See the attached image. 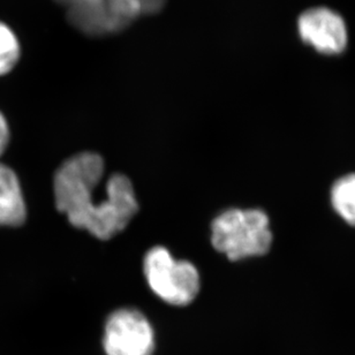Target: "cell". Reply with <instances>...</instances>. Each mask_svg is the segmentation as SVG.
<instances>
[{"instance_id":"obj_6","label":"cell","mask_w":355,"mask_h":355,"mask_svg":"<svg viewBox=\"0 0 355 355\" xmlns=\"http://www.w3.org/2000/svg\"><path fill=\"white\" fill-rule=\"evenodd\" d=\"M27 218V208L15 172L0 162V226H20Z\"/></svg>"},{"instance_id":"obj_5","label":"cell","mask_w":355,"mask_h":355,"mask_svg":"<svg viewBox=\"0 0 355 355\" xmlns=\"http://www.w3.org/2000/svg\"><path fill=\"white\" fill-rule=\"evenodd\" d=\"M301 40L323 55H340L349 43L345 21L340 14L327 7L304 10L297 17Z\"/></svg>"},{"instance_id":"obj_8","label":"cell","mask_w":355,"mask_h":355,"mask_svg":"<svg viewBox=\"0 0 355 355\" xmlns=\"http://www.w3.org/2000/svg\"><path fill=\"white\" fill-rule=\"evenodd\" d=\"M20 43L7 24L0 22V76L10 73L20 59Z\"/></svg>"},{"instance_id":"obj_2","label":"cell","mask_w":355,"mask_h":355,"mask_svg":"<svg viewBox=\"0 0 355 355\" xmlns=\"http://www.w3.org/2000/svg\"><path fill=\"white\" fill-rule=\"evenodd\" d=\"M271 243L269 218L257 209H230L212 222V246L229 260L263 255Z\"/></svg>"},{"instance_id":"obj_7","label":"cell","mask_w":355,"mask_h":355,"mask_svg":"<svg viewBox=\"0 0 355 355\" xmlns=\"http://www.w3.org/2000/svg\"><path fill=\"white\" fill-rule=\"evenodd\" d=\"M331 201L337 214L355 226V175H346L334 184Z\"/></svg>"},{"instance_id":"obj_3","label":"cell","mask_w":355,"mask_h":355,"mask_svg":"<svg viewBox=\"0 0 355 355\" xmlns=\"http://www.w3.org/2000/svg\"><path fill=\"white\" fill-rule=\"evenodd\" d=\"M144 272L151 291L172 306H187L200 292L198 269L188 261L175 260L164 247L148 252Z\"/></svg>"},{"instance_id":"obj_9","label":"cell","mask_w":355,"mask_h":355,"mask_svg":"<svg viewBox=\"0 0 355 355\" xmlns=\"http://www.w3.org/2000/svg\"><path fill=\"white\" fill-rule=\"evenodd\" d=\"M10 127L6 118L0 112V156L6 150L7 146L10 144Z\"/></svg>"},{"instance_id":"obj_1","label":"cell","mask_w":355,"mask_h":355,"mask_svg":"<svg viewBox=\"0 0 355 355\" xmlns=\"http://www.w3.org/2000/svg\"><path fill=\"white\" fill-rule=\"evenodd\" d=\"M103 175V158L94 153H81L60 165L53 191L55 207L73 226L98 239L109 240L126 229L139 211V203L130 179L120 173L106 182V200L96 201Z\"/></svg>"},{"instance_id":"obj_4","label":"cell","mask_w":355,"mask_h":355,"mask_svg":"<svg viewBox=\"0 0 355 355\" xmlns=\"http://www.w3.org/2000/svg\"><path fill=\"white\" fill-rule=\"evenodd\" d=\"M106 355H151L154 330L146 316L137 309H119L110 315L104 330Z\"/></svg>"}]
</instances>
